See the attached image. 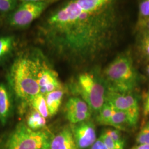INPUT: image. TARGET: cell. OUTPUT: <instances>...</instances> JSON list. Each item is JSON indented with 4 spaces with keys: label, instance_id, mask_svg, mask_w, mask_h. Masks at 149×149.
Here are the masks:
<instances>
[{
    "label": "cell",
    "instance_id": "6da1fadb",
    "mask_svg": "<svg viewBox=\"0 0 149 149\" xmlns=\"http://www.w3.org/2000/svg\"><path fill=\"white\" fill-rule=\"evenodd\" d=\"M119 0H66L37 27L39 42L60 59L75 65L91 62L116 40Z\"/></svg>",
    "mask_w": 149,
    "mask_h": 149
},
{
    "label": "cell",
    "instance_id": "7a4b0ae2",
    "mask_svg": "<svg viewBox=\"0 0 149 149\" xmlns=\"http://www.w3.org/2000/svg\"><path fill=\"white\" fill-rule=\"evenodd\" d=\"M9 86L23 108L40 93L31 56L22 55L15 60L8 74Z\"/></svg>",
    "mask_w": 149,
    "mask_h": 149
},
{
    "label": "cell",
    "instance_id": "3957f363",
    "mask_svg": "<svg viewBox=\"0 0 149 149\" xmlns=\"http://www.w3.org/2000/svg\"><path fill=\"white\" fill-rule=\"evenodd\" d=\"M104 79L109 90L131 93L138 84V74L131 56L127 53L118 55L104 71Z\"/></svg>",
    "mask_w": 149,
    "mask_h": 149
},
{
    "label": "cell",
    "instance_id": "277c9868",
    "mask_svg": "<svg viewBox=\"0 0 149 149\" xmlns=\"http://www.w3.org/2000/svg\"><path fill=\"white\" fill-rule=\"evenodd\" d=\"M74 90L87 103L91 111L98 113L106 101L108 86L104 78L90 72L79 74Z\"/></svg>",
    "mask_w": 149,
    "mask_h": 149
},
{
    "label": "cell",
    "instance_id": "5b68a950",
    "mask_svg": "<svg viewBox=\"0 0 149 149\" xmlns=\"http://www.w3.org/2000/svg\"><path fill=\"white\" fill-rule=\"evenodd\" d=\"M51 136L44 130H33L21 123L11 134L5 149H47Z\"/></svg>",
    "mask_w": 149,
    "mask_h": 149
},
{
    "label": "cell",
    "instance_id": "8992f818",
    "mask_svg": "<svg viewBox=\"0 0 149 149\" xmlns=\"http://www.w3.org/2000/svg\"><path fill=\"white\" fill-rule=\"evenodd\" d=\"M31 58L40 93L45 95L52 91L63 88L57 73L42 54L34 53Z\"/></svg>",
    "mask_w": 149,
    "mask_h": 149
},
{
    "label": "cell",
    "instance_id": "52a82bcc",
    "mask_svg": "<svg viewBox=\"0 0 149 149\" xmlns=\"http://www.w3.org/2000/svg\"><path fill=\"white\" fill-rule=\"evenodd\" d=\"M53 1L33 2H22L11 12L8 22L11 27L22 29L30 26L49 7Z\"/></svg>",
    "mask_w": 149,
    "mask_h": 149
},
{
    "label": "cell",
    "instance_id": "ba28073f",
    "mask_svg": "<svg viewBox=\"0 0 149 149\" xmlns=\"http://www.w3.org/2000/svg\"><path fill=\"white\" fill-rule=\"evenodd\" d=\"M116 110L126 111L134 127L138 123L139 117V106L136 97L131 93H120L108 91L106 101Z\"/></svg>",
    "mask_w": 149,
    "mask_h": 149
},
{
    "label": "cell",
    "instance_id": "9c48e42d",
    "mask_svg": "<svg viewBox=\"0 0 149 149\" xmlns=\"http://www.w3.org/2000/svg\"><path fill=\"white\" fill-rule=\"evenodd\" d=\"M71 130L77 149L89 148L97 140L95 127L88 120L74 124Z\"/></svg>",
    "mask_w": 149,
    "mask_h": 149
},
{
    "label": "cell",
    "instance_id": "30bf717a",
    "mask_svg": "<svg viewBox=\"0 0 149 149\" xmlns=\"http://www.w3.org/2000/svg\"><path fill=\"white\" fill-rule=\"evenodd\" d=\"M13 92L9 85L0 84V123L5 125L12 116L13 109Z\"/></svg>",
    "mask_w": 149,
    "mask_h": 149
},
{
    "label": "cell",
    "instance_id": "8fae6325",
    "mask_svg": "<svg viewBox=\"0 0 149 149\" xmlns=\"http://www.w3.org/2000/svg\"><path fill=\"white\" fill-rule=\"evenodd\" d=\"M47 149H77L71 128L65 127L51 136Z\"/></svg>",
    "mask_w": 149,
    "mask_h": 149
},
{
    "label": "cell",
    "instance_id": "7c38bea8",
    "mask_svg": "<svg viewBox=\"0 0 149 149\" xmlns=\"http://www.w3.org/2000/svg\"><path fill=\"white\" fill-rule=\"evenodd\" d=\"M105 125H109L119 130H126L128 128H133V125L126 111L116 110Z\"/></svg>",
    "mask_w": 149,
    "mask_h": 149
},
{
    "label": "cell",
    "instance_id": "4fadbf2b",
    "mask_svg": "<svg viewBox=\"0 0 149 149\" xmlns=\"http://www.w3.org/2000/svg\"><path fill=\"white\" fill-rule=\"evenodd\" d=\"M64 95L63 88L52 91L44 95L49 117H53L58 113L62 103Z\"/></svg>",
    "mask_w": 149,
    "mask_h": 149
},
{
    "label": "cell",
    "instance_id": "5bb4252c",
    "mask_svg": "<svg viewBox=\"0 0 149 149\" xmlns=\"http://www.w3.org/2000/svg\"><path fill=\"white\" fill-rule=\"evenodd\" d=\"M16 38L13 36L0 37V65L13 53L16 47Z\"/></svg>",
    "mask_w": 149,
    "mask_h": 149
},
{
    "label": "cell",
    "instance_id": "9a60e30c",
    "mask_svg": "<svg viewBox=\"0 0 149 149\" xmlns=\"http://www.w3.org/2000/svg\"><path fill=\"white\" fill-rule=\"evenodd\" d=\"M46 118L34 109L27 116L26 125L33 130H42L46 127Z\"/></svg>",
    "mask_w": 149,
    "mask_h": 149
},
{
    "label": "cell",
    "instance_id": "2e32d148",
    "mask_svg": "<svg viewBox=\"0 0 149 149\" xmlns=\"http://www.w3.org/2000/svg\"><path fill=\"white\" fill-rule=\"evenodd\" d=\"M66 112H91L89 106L84 100L79 97H71L66 103Z\"/></svg>",
    "mask_w": 149,
    "mask_h": 149
},
{
    "label": "cell",
    "instance_id": "e0dca14e",
    "mask_svg": "<svg viewBox=\"0 0 149 149\" xmlns=\"http://www.w3.org/2000/svg\"><path fill=\"white\" fill-rule=\"evenodd\" d=\"M29 105L32 107L33 109L38 112L46 119L49 117L45 98L43 94L39 93L35 96L30 102Z\"/></svg>",
    "mask_w": 149,
    "mask_h": 149
},
{
    "label": "cell",
    "instance_id": "ac0fdd59",
    "mask_svg": "<svg viewBox=\"0 0 149 149\" xmlns=\"http://www.w3.org/2000/svg\"><path fill=\"white\" fill-rule=\"evenodd\" d=\"M116 109L109 103L106 102L103 106L97 113V120L100 124L106 125L108 120L112 117L116 112Z\"/></svg>",
    "mask_w": 149,
    "mask_h": 149
},
{
    "label": "cell",
    "instance_id": "d6986e66",
    "mask_svg": "<svg viewBox=\"0 0 149 149\" xmlns=\"http://www.w3.org/2000/svg\"><path fill=\"white\" fill-rule=\"evenodd\" d=\"M91 112H66V116L70 122L73 124L88 120L91 117Z\"/></svg>",
    "mask_w": 149,
    "mask_h": 149
},
{
    "label": "cell",
    "instance_id": "ffe728a7",
    "mask_svg": "<svg viewBox=\"0 0 149 149\" xmlns=\"http://www.w3.org/2000/svg\"><path fill=\"white\" fill-rule=\"evenodd\" d=\"M149 18V0H139L138 21Z\"/></svg>",
    "mask_w": 149,
    "mask_h": 149
},
{
    "label": "cell",
    "instance_id": "44dd1931",
    "mask_svg": "<svg viewBox=\"0 0 149 149\" xmlns=\"http://www.w3.org/2000/svg\"><path fill=\"white\" fill-rule=\"evenodd\" d=\"M136 141L137 144H149V120L140 129L136 136Z\"/></svg>",
    "mask_w": 149,
    "mask_h": 149
},
{
    "label": "cell",
    "instance_id": "7402d4cb",
    "mask_svg": "<svg viewBox=\"0 0 149 149\" xmlns=\"http://www.w3.org/2000/svg\"><path fill=\"white\" fill-rule=\"evenodd\" d=\"M19 0H0V12H12L17 7Z\"/></svg>",
    "mask_w": 149,
    "mask_h": 149
},
{
    "label": "cell",
    "instance_id": "603a6c76",
    "mask_svg": "<svg viewBox=\"0 0 149 149\" xmlns=\"http://www.w3.org/2000/svg\"><path fill=\"white\" fill-rule=\"evenodd\" d=\"M102 140L106 144L108 149H124L125 145L119 144L114 141L109 136L104 132H102L100 137Z\"/></svg>",
    "mask_w": 149,
    "mask_h": 149
},
{
    "label": "cell",
    "instance_id": "cb8c5ba5",
    "mask_svg": "<svg viewBox=\"0 0 149 149\" xmlns=\"http://www.w3.org/2000/svg\"><path fill=\"white\" fill-rule=\"evenodd\" d=\"M104 132L109 136L116 143L125 145V140L123 137L120 130L115 128H109L104 130Z\"/></svg>",
    "mask_w": 149,
    "mask_h": 149
},
{
    "label": "cell",
    "instance_id": "d4e9b609",
    "mask_svg": "<svg viewBox=\"0 0 149 149\" xmlns=\"http://www.w3.org/2000/svg\"><path fill=\"white\" fill-rule=\"evenodd\" d=\"M138 27L141 33L149 32V18L145 20L138 21Z\"/></svg>",
    "mask_w": 149,
    "mask_h": 149
},
{
    "label": "cell",
    "instance_id": "484cf974",
    "mask_svg": "<svg viewBox=\"0 0 149 149\" xmlns=\"http://www.w3.org/2000/svg\"><path fill=\"white\" fill-rule=\"evenodd\" d=\"M89 149H108L107 147L106 144L101 139L99 138L95 141V142L92 144Z\"/></svg>",
    "mask_w": 149,
    "mask_h": 149
},
{
    "label": "cell",
    "instance_id": "4316f807",
    "mask_svg": "<svg viewBox=\"0 0 149 149\" xmlns=\"http://www.w3.org/2000/svg\"><path fill=\"white\" fill-rule=\"evenodd\" d=\"M143 113L145 117L149 116V91L144 102Z\"/></svg>",
    "mask_w": 149,
    "mask_h": 149
},
{
    "label": "cell",
    "instance_id": "83f0119b",
    "mask_svg": "<svg viewBox=\"0 0 149 149\" xmlns=\"http://www.w3.org/2000/svg\"><path fill=\"white\" fill-rule=\"evenodd\" d=\"M140 42H149V32L142 33Z\"/></svg>",
    "mask_w": 149,
    "mask_h": 149
},
{
    "label": "cell",
    "instance_id": "f1b7e54d",
    "mask_svg": "<svg viewBox=\"0 0 149 149\" xmlns=\"http://www.w3.org/2000/svg\"><path fill=\"white\" fill-rule=\"evenodd\" d=\"M131 149H149V144H137Z\"/></svg>",
    "mask_w": 149,
    "mask_h": 149
},
{
    "label": "cell",
    "instance_id": "f546056e",
    "mask_svg": "<svg viewBox=\"0 0 149 149\" xmlns=\"http://www.w3.org/2000/svg\"><path fill=\"white\" fill-rule=\"evenodd\" d=\"M54 0H19V1L22 2H45V1H51Z\"/></svg>",
    "mask_w": 149,
    "mask_h": 149
},
{
    "label": "cell",
    "instance_id": "4dcf8cb0",
    "mask_svg": "<svg viewBox=\"0 0 149 149\" xmlns=\"http://www.w3.org/2000/svg\"><path fill=\"white\" fill-rule=\"evenodd\" d=\"M146 72L148 74V76L149 77V65H148L146 68Z\"/></svg>",
    "mask_w": 149,
    "mask_h": 149
}]
</instances>
